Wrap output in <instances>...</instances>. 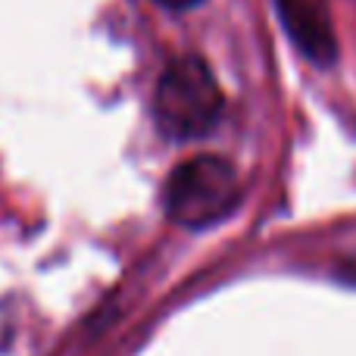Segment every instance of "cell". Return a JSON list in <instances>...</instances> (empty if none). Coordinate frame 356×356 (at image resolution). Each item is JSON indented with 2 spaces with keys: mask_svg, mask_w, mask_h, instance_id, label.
Returning a JSON list of instances; mask_svg holds the SVG:
<instances>
[{
  "mask_svg": "<svg viewBox=\"0 0 356 356\" xmlns=\"http://www.w3.org/2000/svg\"><path fill=\"white\" fill-rule=\"evenodd\" d=\"M154 116L169 138L191 141L216 129L222 88L200 56H178L166 66L154 97Z\"/></svg>",
  "mask_w": 356,
  "mask_h": 356,
  "instance_id": "obj_1",
  "label": "cell"
},
{
  "mask_svg": "<svg viewBox=\"0 0 356 356\" xmlns=\"http://www.w3.org/2000/svg\"><path fill=\"white\" fill-rule=\"evenodd\" d=\"M241 200L238 172L222 156H194L169 175L163 203L175 225L209 228L222 222Z\"/></svg>",
  "mask_w": 356,
  "mask_h": 356,
  "instance_id": "obj_2",
  "label": "cell"
},
{
  "mask_svg": "<svg viewBox=\"0 0 356 356\" xmlns=\"http://www.w3.org/2000/svg\"><path fill=\"white\" fill-rule=\"evenodd\" d=\"M284 31L307 60L328 66L334 60V29L328 0H275Z\"/></svg>",
  "mask_w": 356,
  "mask_h": 356,
  "instance_id": "obj_3",
  "label": "cell"
},
{
  "mask_svg": "<svg viewBox=\"0 0 356 356\" xmlns=\"http://www.w3.org/2000/svg\"><path fill=\"white\" fill-rule=\"evenodd\" d=\"M163 6H172V10H188V6L200 3V0H160Z\"/></svg>",
  "mask_w": 356,
  "mask_h": 356,
  "instance_id": "obj_4",
  "label": "cell"
},
{
  "mask_svg": "<svg viewBox=\"0 0 356 356\" xmlns=\"http://www.w3.org/2000/svg\"><path fill=\"white\" fill-rule=\"evenodd\" d=\"M350 266H353V278H356V259H353V263H350Z\"/></svg>",
  "mask_w": 356,
  "mask_h": 356,
  "instance_id": "obj_5",
  "label": "cell"
}]
</instances>
